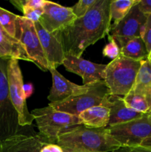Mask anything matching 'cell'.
<instances>
[{
	"label": "cell",
	"instance_id": "obj_1",
	"mask_svg": "<svg viewBox=\"0 0 151 152\" xmlns=\"http://www.w3.org/2000/svg\"><path fill=\"white\" fill-rule=\"evenodd\" d=\"M110 1L97 0L84 16L59 31L65 56L81 57L87 48L108 35Z\"/></svg>",
	"mask_w": 151,
	"mask_h": 152
},
{
	"label": "cell",
	"instance_id": "obj_2",
	"mask_svg": "<svg viewBox=\"0 0 151 152\" xmlns=\"http://www.w3.org/2000/svg\"><path fill=\"white\" fill-rule=\"evenodd\" d=\"M56 144L64 151L75 152H113L121 147L105 128L89 129L83 125L59 135Z\"/></svg>",
	"mask_w": 151,
	"mask_h": 152
},
{
	"label": "cell",
	"instance_id": "obj_3",
	"mask_svg": "<svg viewBox=\"0 0 151 152\" xmlns=\"http://www.w3.org/2000/svg\"><path fill=\"white\" fill-rule=\"evenodd\" d=\"M36 123L38 134L47 143L56 144L60 134L81 126L79 117L57 111L50 105L31 111Z\"/></svg>",
	"mask_w": 151,
	"mask_h": 152
},
{
	"label": "cell",
	"instance_id": "obj_4",
	"mask_svg": "<svg viewBox=\"0 0 151 152\" xmlns=\"http://www.w3.org/2000/svg\"><path fill=\"white\" fill-rule=\"evenodd\" d=\"M141 61L133 60L120 54L107 65L104 82L110 95L123 96L130 92L136 82Z\"/></svg>",
	"mask_w": 151,
	"mask_h": 152
},
{
	"label": "cell",
	"instance_id": "obj_5",
	"mask_svg": "<svg viewBox=\"0 0 151 152\" xmlns=\"http://www.w3.org/2000/svg\"><path fill=\"white\" fill-rule=\"evenodd\" d=\"M110 94L104 80L90 85L86 91L73 95L65 100L49 103L54 109L73 115L78 116L92 107L103 105L109 108Z\"/></svg>",
	"mask_w": 151,
	"mask_h": 152
},
{
	"label": "cell",
	"instance_id": "obj_6",
	"mask_svg": "<svg viewBox=\"0 0 151 152\" xmlns=\"http://www.w3.org/2000/svg\"><path fill=\"white\" fill-rule=\"evenodd\" d=\"M0 58V142L19 133V116L12 104L9 93L7 63Z\"/></svg>",
	"mask_w": 151,
	"mask_h": 152
},
{
	"label": "cell",
	"instance_id": "obj_7",
	"mask_svg": "<svg viewBox=\"0 0 151 152\" xmlns=\"http://www.w3.org/2000/svg\"><path fill=\"white\" fill-rule=\"evenodd\" d=\"M105 129L121 147L139 146L151 137V115L144 114L139 118Z\"/></svg>",
	"mask_w": 151,
	"mask_h": 152
},
{
	"label": "cell",
	"instance_id": "obj_8",
	"mask_svg": "<svg viewBox=\"0 0 151 152\" xmlns=\"http://www.w3.org/2000/svg\"><path fill=\"white\" fill-rule=\"evenodd\" d=\"M16 39L22 45L31 62H33L41 71H49L48 62L32 21L25 16H18Z\"/></svg>",
	"mask_w": 151,
	"mask_h": 152
},
{
	"label": "cell",
	"instance_id": "obj_9",
	"mask_svg": "<svg viewBox=\"0 0 151 152\" xmlns=\"http://www.w3.org/2000/svg\"><path fill=\"white\" fill-rule=\"evenodd\" d=\"M7 79L10 99L19 116V126L21 127L30 126L34 118L27 106L26 97L24 92L23 77L18 59L8 60Z\"/></svg>",
	"mask_w": 151,
	"mask_h": 152
},
{
	"label": "cell",
	"instance_id": "obj_10",
	"mask_svg": "<svg viewBox=\"0 0 151 152\" xmlns=\"http://www.w3.org/2000/svg\"><path fill=\"white\" fill-rule=\"evenodd\" d=\"M138 3L116 26L109 31L108 35L115 39L120 49L131 39L143 37L148 16L142 13Z\"/></svg>",
	"mask_w": 151,
	"mask_h": 152
},
{
	"label": "cell",
	"instance_id": "obj_11",
	"mask_svg": "<svg viewBox=\"0 0 151 152\" xmlns=\"http://www.w3.org/2000/svg\"><path fill=\"white\" fill-rule=\"evenodd\" d=\"M43 10L38 22L50 33L62 31L77 19L72 7H64L53 1H46Z\"/></svg>",
	"mask_w": 151,
	"mask_h": 152
},
{
	"label": "cell",
	"instance_id": "obj_12",
	"mask_svg": "<svg viewBox=\"0 0 151 152\" xmlns=\"http://www.w3.org/2000/svg\"><path fill=\"white\" fill-rule=\"evenodd\" d=\"M62 65L68 71L80 76L84 86L104 80L107 67V65L96 64L72 55H66Z\"/></svg>",
	"mask_w": 151,
	"mask_h": 152
},
{
	"label": "cell",
	"instance_id": "obj_13",
	"mask_svg": "<svg viewBox=\"0 0 151 152\" xmlns=\"http://www.w3.org/2000/svg\"><path fill=\"white\" fill-rule=\"evenodd\" d=\"M34 25L49 67L50 68H57L63 64L65 58V53L60 38V33L59 31L48 32L43 28L39 22H34Z\"/></svg>",
	"mask_w": 151,
	"mask_h": 152
},
{
	"label": "cell",
	"instance_id": "obj_14",
	"mask_svg": "<svg viewBox=\"0 0 151 152\" xmlns=\"http://www.w3.org/2000/svg\"><path fill=\"white\" fill-rule=\"evenodd\" d=\"M49 71L53 78V85L47 96L50 103H56L65 100L73 95L86 91L90 86V85L78 86L69 81L55 68H50Z\"/></svg>",
	"mask_w": 151,
	"mask_h": 152
},
{
	"label": "cell",
	"instance_id": "obj_15",
	"mask_svg": "<svg viewBox=\"0 0 151 152\" xmlns=\"http://www.w3.org/2000/svg\"><path fill=\"white\" fill-rule=\"evenodd\" d=\"M47 144L38 134H18L0 142V152H40Z\"/></svg>",
	"mask_w": 151,
	"mask_h": 152
},
{
	"label": "cell",
	"instance_id": "obj_16",
	"mask_svg": "<svg viewBox=\"0 0 151 152\" xmlns=\"http://www.w3.org/2000/svg\"><path fill=\"white\" fill-rule=\"evenodd\" d=\"M110 120L107 126L127 123L139 118L144 114L127 107L122 97L110 95Z\"/></svg>",
	"mask_w": 151,
	"mask_h": 152
},
{
	"label": "cell",
	"instance_id": "obj_17",
	"mask_svg": "<svg viewBox=\"0 0 151 152\" xmlns=\"http://www.w3.org/2000/svg\"><path fill=\"white\" fill-rule=\"evenodd\" d=\"M0 58L22 59L30 62L22 45L16 38L10 37L0 25Z\"/></svg>",
	"mask_w": 151,
	"mask_h": 152
},
{
	"label": "cell",
	"instance_id": "obj_18",
	"mask_svg": "<svg viewBox=\"0 0 151 152\" xmlns=\"http://www.w3.org/2000/svg\"><path fill=\"white\" fill-rule=\"evenodd\" d=\"M81 124L89 129H102L108 126L110 108L103 105L92 107L78 115Z\"/></svg>",
	"mask_w": 151,
	"mask_h": 152
},
{
	"label": "cell",
	"instance_id": "obj_19",
	"mask_svg": "<svg viewBox=\"0 0 151 152\" xmlns=\"http://www.w3.org/2000/svg\"><path fill=\"white\" fill-rule=\"evenodd\" d=\"M132 89L144 95L151 107V62L148 59L141 61L140 68Z\"/></svg>",
	"mask_w": 151,
	"mask_h": 152
},
{
	"label": "cell",
	"instance_id": "obj_20",
	"mask_svg": "<svg viewBox=\"0 0 151 152\" xmlns=\"http://www.w3.org/2000/svg\"><path fill=\"white\" fill-rule=\"evenodd\" d=\"M138 1L139 0H111L110 4V30L116 26Z\"/></svg>",
	"mask_w": 151,
	"mask_h": 152
},
{
	"label": "cell",
	"instance_id": "obj_21",
	"mask_svg": "<svg viewBox=\"0 0 151 152\" xmlns=\"http://www.w3.org/2000/svg\"><path fill=\"white\" fill-rule=\"evenodd\" d=\"M122 56L136 61L147 59L148 53L146 45L142 37H135L129 40L120 50Z\"/></svg>",
	"mask_w": 151,
	"mask_h": 152
},
{
	"label": "cell",
	"instance_id": "obj_22",
	"mask_svg": "<svg viewBox=\"0 0 151 152\" xmlns=\"http://www.w3.org/2000/svg\"><path fill=\"white\" fill-rule=\"evenodd\" d=\"M122 98L125 105L129 108L142 114H149L150 112V105L147 98L142 94L131 89L130 92Z\"/></svg>",
	"mask_w": 151,
	"mask_h": 152
},
{
	"label": "cell",
	"instance_id": "obj_23",
	"mask_svg": "<svg viewBox=\"0 0 151 152\" xmlns=\"http://www.w3.org/2000/svg\"><path fill=\"white\" fill-rule=\"evenodd\" d=\"M17 17L18 15L0 7V25L7 34L13 38H16Z\"/></svg>",
	"mask_w": 151,
	"mask_h": 152
},
{
	"label": "cell",
	"instance_id": "obj_24",
	"mask_svg": "<svg viewBox=\"0 0 151 152\" xmlns=\"http://www.w3.org/2000/svg\"><path fill=\"white\" fill-rule=\"evenodd\" d=\"M108 39H109V43L105 46L103 50H102V53H103L104 56H107V57H109L110 59H114L121 54L120 53L121 49L113 37L108 35Z\"/></svg>",
	"mask_w": 151,
	"mask_h": 152
},
{
	"label": "cell",
	"instance_id": "obj_25",
	"mask_svg": "<svg viewBox=\"0 0 151 152\" xmlns=\"http://www.w3.org/2000/svg\"><path fill=\"white\" fill-rule=\"evenodd\" d=\"M97 0H80L72 7V10L77 18L84 16Z\"/></svg>",
	"mask_w": 151,
	"mask_h": 152
},
{
	"label": "cell",
	"instance_id": "obj_26",
	"mask_svg": "<svg viewBox=\"0 0 151 152\" xmlns=\"http://www.w3.org/2000/svg\"><path fill=\"white\" fill-rule=\"evenodd\" d=\"M22 12L24 13L23 16H25L29 20L32 21L34 23L36 22H38L41 16H42L44 10H43V8L35 9V10H33V9H25V10H22Z\"/></svg>",
	"mask_w": 151,
	"mask_h": 152
},
{
	"label": "cell",
	"instance_id": "obj_27",
	"mask_svg": "<svg viewBox=\"0 0 151 152\" xmlns=\"http://www.w3.org/2000/svg\"><path fill=\"white\" fill-rule=\"evenodd\" d=\"M144 42L146 45L148 53L151 50V14L148 15L147 20L145 25L144 32L142 37Z\"/></svg>",
	"mask_w": 151,
	"mask_h": 152
},
{
	"label": "cell",
	"instance_id": "obj_28",
	"mask_svg": "<svg viewBox=\"0 0 151 152\" xmlns=\"http://www.w3.org/2000/svg\"><path fill=\"white\" fill-rule=\"evenodd\" d=\"M113 152H151V148L142 145L134 147H121Z\"/></svg>",
	"mask_w": 151,
	"mask_h": 152
},
{
	"label": "cell",
	"instance_id": "obj_29",
	"mask_svg": "<svg viewBox=\"0 0 151 152\" xmlns=\"http://www.w3.org/2000/svg\"><path fill=\"white\" fill-rule=\"evenodd\" d=\"M139 9L145 15L151 14V0H139Z\"/></svg>",
	"mask_w": 151,
	"mask_h": 152
},
{
	"label": "cell",
	"instance_id": "obj_30",
	"mask_svg": "<svg viewBox=\"0 0 151 152\" xmlns=\"http://www.w3.org/2000/svg\"><path fill=\"white\" fill-rule=\"evenodd\" d=\"M40 152H64V151L57 144L49 143L44 145Z\"/></svg>",
	"mask_w": 151,
	"mask_h": 152
},
{
	"label": "cell",
	"instance_id": "obj_31",
	"mask_svg": "<svg viewBox=\"0 0 151 152\" xmlns=\"http://www.w3.org/2000/svg\"><path fill=\"white\" fill-rule=\"evenodd\" d=\"M24 92H25V97L28 98L32 95L33 92V86L32 83H28V84H24Z\"/></svg>",
	"mask_w": 151,
	"mask_h": 152
},
{
	"label": "cell",
	"instance_id": "obj_32",
	"mask_svg": "<svg viewBox=\"0 0 151 152\" xmlns=\"http://www.w3.org/2000/svg\"><path fill=\"white\" fill-rule=\"evenodd\" d=\"M142 146H145V147H149V148H151V137L147 138L145 140H144L142 142Z\"/></svg>",
	"mask_w": 151,
	"mask_h": 152
},
{
	"label": "cell",
	"instance_id": "obj_33",
	"mask_svg": "<svg viewBox=\"0 0 151 152\" xmlns=\"http://www.w3.org/2000/svg\"><path fill=\"white\" fill-rule=\"evenodd\" d=\"M147 59H149L150 62H151V50H150V51L149 52V54H148V57H147Z\"/></svg>",
	"mask_w": 151,
	"mask_h": 152
},
{
	"label": "cell",
	"instance_id": "obj_34",
	"mask_svg": "<svg viewBox=\"0 0 151 152\" xmlns=\"http://www.w3.org/2000/svg\"><path fill=\"white\" fill-rule=\"evenodd\" d=\"M64 151V150H63ZM64 152H75V151H64Z\"/></svg>",
	"mask_w": 151,
	"mask_h": 152
},
{
	"label": "cell",
	"instance_id": "obj_35",
	"mask_svg": "<svg viewBox=\"0 0 151 152\" xmlns=\"http://www.w3.org/2000/svg\"><path fill=\"white\" fill-rule=\"evenodd\" d=\"M149 114H150V115H151V111H150V112L149 113Z\"/></svg>",
	"mask_w": 151,
	"mask_h": 152
}]
</instances>
